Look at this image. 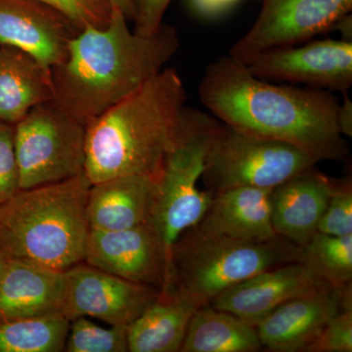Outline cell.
Here are the masks:
<instances>
[{"label":"cell","instance_id":"6da1fadb","mask_svg":"<svg viewBox=\"0 0 352 352\" xmlns=\"http://www.w3.org/2000/svg\"><path fill=\"white\" fill-rule=\"evenodd\" d=\"M199 96L227 126L289 143L319 162L342 161L349 154L338 126L340 102L328 90L273 85L228 55L208 65Z\"/></svg>","mask_w":352,"mask_h":352},{"label":"cell","instance_id":"7a4b0ae2","mask_svg":"<svg viewBox=\"0 0 352 352\" xmlns=\"http://www.w3.org/2000/svg\"><path fill=\"white\" fill-rule=\"evenodd\" d=\"M178 47L175 28L162 25L142 36L112 9L105 28L82 29L66 59L51 68L54 100L87 126L160 73Z\"/></svg>","mask_w":352,"mask_h":352},{"label":"cell","instance_id":"3957f363","mask_svg":"<svg viewBox=\"0 0 352 352\" xmlns=\"http://www.w3.org/2000/svg\"><path fill=\"white\" fill-rule=\"evenodd\" d=\"M186 90L175 69H163L87 127L85 173L92 184L122 175L159 179L175 143Z\"/></svg>","mask_w":352,"mask_h":352},{"label":"cell","instance_id":"277c9868","mask_svg":"<svg viewBox=\"0 0 352 352\" xmlns=\"http://www.w3.org/2000/svg\"><path fill=\"white\" fill-rule=\"evenodd\" d=\"M92 183L85 173L63 182L19 190L0 205V251L57 271L83 263L90 227Z\"/></svg>","mask_w":352,"mask_h":352},{"label":"cell","instance_id":"5b68a950","mask_svg":"<svg viewBox=\"0 0 352 352\" xmlns=\"http://www.w3.org/2000/svg\"><path fill=\"white\" fill-rule=\"evenodd\" d=\"M303 259L305 247L281 236L265 241L235 240L208 235L193 226L171 248L161 292L200 307L263 271Z\"/></svg>","mask_w":352,"mask_h":352},{"label":"cell","instance_id":"8992f818","mask_svg":"<svg viewBox=\"0 0 352 352\" xmlns=\"http://www.w3.org/2000/svg\"><path fill=\"white\" fill-rule=\"evenodd\" d=\"M217 122L212 115L185 107L177 136L164 160L150 222L163 240L168 264L176 240L200 221L212 203L214 194L201 191L198 183Z\"/></svg>","mask_w":352,"mask_h":352},{"label":"cell","instance_id":"52a82bcc","mask_svg":"<svg viewBox=\"0 0 352 352\" xmlns=\"http://www.w3.org/2000/svg\"><path fill=\"white\" fill-rule=\"evenodd\" d=\"M318 163L296 146L252 135L219 120L201 178L212 194L237 187L273 189Z\"/></svg>","mask_w":352,"mask_h":352},{"label":"cell","instance_id":"ba28073f","mask_svg":"<svg viewBox=\"0 0 352 352\" xmlns=\"http://www.w3.org/2000/svg\"><path fill=\"white\" fill-rule=\"evenodd\" d=\"M87 127L54 99L32 108L15 124L19 189L85 173Z\"/></svg>","mask_w":352,"mask_h":352},{"label":"cell","instance_id":"9c48e42d","mask_svg":"<svg viewBox=\"0 0 352 352\" xmlns=\"http://www.w3.org/2000/svg\"><path fill=\"white\" fill-rule=\"evenodd\" d=\"M351 9L352 0H263L258 18L229 56L245 66L263 51L298 45L332 30Z\"/></svg>","mask_w":352,"mask_h":352},{"label":"cell","instance_id":"30bf717a","mask_svg":"<svg viewBox=\"0 0 352 352\" xmlns=\"http://www.w3.org/2000/svg\"><path fill=\"white\" fill-rule=\"evenodd\" d=\"M160 293L154 287L80 263L64 271L61 314L69 321L92 317L110 326H129Z\"/></svg>","mask_w":352,"mask_h":352},{"label":"cell","instance_id":"8fae6325","mask_svg":"<svg viewBox=\"0 0 352 352\" xmlns=\"http://www.w3.org/2000/svg\"><path fill=\"white\" fill-rule=\"evenodd\" d=\"M264 80L302 83L349 94L352 85V41L323 39L263 51L245 65Z\"/></svg>","mask_w":352,"mask_h":352},{"label":"cell","instance_id":"7c38bea8","mask_svg":"<svg viewBox=\"0 0 352 352\" xmlns=\"http://www.w3.org/2000/svg\"><path fill=\"white\" fill-rule=\"evenodd\" d=\"M83 263L160 291L166 283L168 258L151 222L116 231L90 229Z\"/></svg>","mask_w":352,"mask_h":352},{"label":"cell","instance_id":"4fadbf2b","mask_svg":"<svg viewBox=\"0 0 352 352\" xmlns=\"http://www.w3.org/2000/svg\"><path fill=\"white\" fill-rule=\"evenodd\" d=\"M333 288L303 261L270 268L222 292L208 305L256 327L278 307Z\"/></svg>","mask_w":352,"mask_h":352},{"label":"cell","instance_id":"5bb4252c","mask_svg":"<svg viewBox=\"0 0 352 352\" xmlns=\"http://www.w3.org/2000/svg\"><path fill=\"white\" fill-rule=\"evenodd\" d=\"M82 30L69 18L38 0H0V45L19 48L45 68L61 63L69 41Z\"/></svg>","mask_w":352,"mask_h":352},{"label":"cell","instance_id":"9a60e30c","mask_svg":"<svg viewBox=\"0 0 352 352\" xmlns=\"http://www.w3.org/2000/svg\"><path fill=\"white\" fill-rule=\"evenodd\" d=\"M349 307L351 286L288 300L256 326L261 346L268 351H305L331 319Z\"/></svg>","mask_w":352,"mask_h":352},{"label":"cell","instance_id":"2e32d148","mask_svg":"<svg viewBox=\"0 0 352 352\" xmlns=\"http://www.w3.org/2000/svg\"><path fill=\"white\" fill-rule=\"evenodd\" d=\"M340 180L312 166L271 190V222L276 235L305 245L317 233V226Z\"/></svg>","mask_w":352,"mask_h":352},{"label":"cell","instance_id":"e0dca14e","mask_svg":"<svg viewBox=\"0 0 352 352\" xmlns=\"http://www.w3.org/2000/svg\"><path fill=\"white\" fill-rule=\"evenodd\" d=\"M157 179L145 175H122L91 184L87 214L90 229L122 230L151 220Z\"/></svg>","mask_w":352,"mask_h":352},{"label":"cell","instance_id":"ac0fdd59","mask_svg":"<svg viewBox=\"0 0 352 352\" xmlns=\"http://www.w3.org/2000/svg\"><path fill=\"white\" fill-rule=\"evenodd\" d=\"M63 281L64 271L8 258L0 281V318L62 315Z\"/></svg>","mask_w":352,"mask_h":352},{"label":"cell","instance_id":"d6986e66","mask_svg":"<svg viewBox=\"0 0 352 352\" xmlns=\"http://www.w3.org/2000/svg\"><path fill=\"white\" fill-rule=\"evenodd\" d=\"M271 190L237 187L215 193L195 227L208 235L230 239H272L278 235L271 222Z\"/></svg>","mask_w":352,"mask_h":352},{"label":"cell","instance_id":"ffe728a7","mask_svg":"<svg viewBox=\"0 0 352 352\" xmlns=\"http://www.w3.org/2000/svg\"><path fill=\"white\" fill-rule=\"evenodd\" d=\"M52 99L51 69L24 50L0 45V122L16 124L32 108Z\"/></svg>","mask_w":352,"mask_h":352},{"label":"cell","instance_id":"44dd1931","mask_svg":"<svg viewBox=\"0 0 352 352\" xmlns=\"http://www.w3.org/2000/svg\"><path fill=\"white\" fill-rule=\"evenodd\" d=\"M195 305L170 294L159 298L127 326L131 352H177L182 349Z\"/></svg>","mask_w":352,"mask_h":352},{"label":"cell","instance_id":"7402d4cb","mask_svg":"<svg viewBox=\"0 0 352 352\" xmlns=\"http://www.w3.org/2000/svg\"><path fill=\"white\" fill-rule=\"evenodd\" d=\"M263 349L254 326L236 315L206 305L192 316L180 351L256 352Z\"/></svg>","mask_w":352,"mask_h":352},{"label":"cell","instance_id":"603a6c76","mask_svg":"<svg viewBox=\"0 0 352 352\" xmlns=\"http://www.w3.org/2000/svg\"><path fill=\"white\" fill-rule=\"evenodd\" d=\"M69 322L62 315L0 318V352L64 351Z\"/></svg>","mask_w":352,"mask_h":352},{"label":"cell","instance_id":"cb8c5ba5","mask_svg":"<svg viewBox=\"0 0 352 352\" xmlns=\"http://www.w3.org/2000/svg\"><path fill=\"white\" fill-rule=\"evenodd\" d=\"M303 263L333 288L351 287L352 234L344 236L315 234L305 245Z\"/></svg>","mask_w":352,"mask_h":352},{"label":"cell","instance_id":"d4e9b609","mask_svg":"<svg viewBox=\"0 0 352 352\" xmlns=\"http://www.w3.org/2000/svg\"><path fill=\"white\" fill-rule=\"evenodd\" d=\"M64 351L126 352L127 326L104 328L88 317H78L69 322Z\"/></svg>","mask_w":352,"mask_h":352},{"label":"cell","instance_id":"484cf974","mask_svg":"<svg viewBox=\"0 0 352 352\" xmlns=\"http://www.w3.org/2000/svg\"><path fill=\"white\" fill-rule=\"evenodd\" d=\"M317 233L331 236L352 234V186L340 180L317 226Z\"/></svg>","mask_w":352,"mask_h":352},{"label":"cell","instance_id":"4316f807","mask_svg":"<svg viewBox=\"0 0 352 352\" xmlns=\"http://www.w3.org/2000/svg\"><path fill=\"white\" fill-rule=\"evenodd\" d=\"M66 15L80 30L105 28L112 15L108 0H38Z\"/></svg>","mask_w":352,"mask_h":352},{"label":"cell","instance_id":"83f0119b","mask_svg":"<svg viewBox=\"0 0 352 352\" xmlns=\"http://www.w3.org/2000/svg\"><path fill=\"white\" fill-rule=\"evenodd\" d=\"M15 124L0 122V205L19 191Z\"/></svg>","mask_w":352,"mask_h":352},{"label":"cell","instance_id":"f1b7e54d","mask_svg":"<svg viewBox=\"0 0 352 352\" xmlns=\"http://www.w3.org/2000/svg\"><path fill=\"white\" fill-rule=\"evenodd\" d=\"M352 307L344 308L325 326L305 352H351Z\"/></svg>","mask_w":352,"mask_h":352},{"label":"cell","instance_id":"f546056e","mask_svg":"<svg viewBox=\"0 0 352 352\" xmlns=\"http://www.w3.org/2000/svg\"><path fill=\"white\" fill-rule=\"evenodd\" d=\"M171 0H132L134 32L142 36H150L163 25V18Z\"/></svg>","mask_w":352,"mask_h":352},{"label":"cell","instance_id":"4dcf8cb0","mask_svg":"<svg viewBox=\"0 0 352 352\" xmlns=\"http://www.w3.org/2000/svg\"><path fill=\"white\" fill-rule=\"evenodd\" d=\"M338 126L342 135L352 136V102L349 94L342 95V104L338 109Z\"/></svg>","mask_w":352,"mask_h":352},{"label":"cell","instance_id":"1f68e13d","mask_svg":"<svg viewBox=\"0 0 352 352\" xmlns=\"http://www.w3.org/2000/svg\"><path fill=\"white\" fill-rule=\"evenodd\" d=\"M239 0H191L192 6L203 15H215L229 8Z\"/></svg>","mask_w":352,"mask_h":352},{"label":"cell","instance_id":"d6a6232c","mask_svg":"<svg viewBox=\"0 0 352 352\" xmlns=\"http://www.w3.org/2000/svg\"><path fill=\"white\" fill-rule=\"evenodd\" d=\"M111 8L120 10L124 14L127 20L133 18V2L132 0H108Z\"/></svg>","mask_w":352,"mask_h":352},{"label":"cell","instance_id":"836d02e7","mask_svg":"<svg viewBox=\"0 0 352 352\" xmlns=\"http://www.w3.org/2000/svg\"><path fill=\"white\" fill-rule=\"evenodd\" d=\"M335 29L339 30L342 34V39L344 41H352V19L351 14L344 16L342 19L338 21L337 24L333 25Z\"/></svg>","mask_w":352,"mask_h":352},{"label":"cell","instance_id":"e575fe53","mask_svg":"<svg viewBox=\"0 0 352 352\" xmlns=\"http://www.w3.org/2000/svg\"><path fill=\"white\" fill-rule=\"evenodd\" d=\"M7 261H8V258L3 252L0 251V281H1L2 275H3L4 270H6Z\"/></svg>","mask_w":352,"mask_h":352}]
</instances>
